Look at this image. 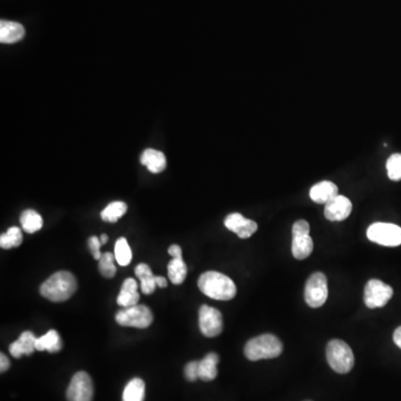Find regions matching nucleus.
Listing matches in <instances>:
<instances>
[{"instance_id": "23", "label": "nucleus", "mask_w": 401, "mask_h": 401, "mask_svg": "<svg viewBox=\"0 0 401 401\" xmlns=\"http://www.w3.org/2000/svg\"><path fill=\"white\" fill-rule=\"evenodd\" d=\"M20 224L27 233H36L43 227V217L34 210H26L20 215Z\"/></svg>"}, {"instance_id": "28", "label": "nucleus", "mask_w": 401, "mask_h": 401, "mask_svg": "<svg viewBox=\"0 0 401 401\" xmlns=\"http://www.w3.org/2000/svg\"><path fill=\"white\" fill-rule=\"evenodd\" d=\"M115 260V255L110 252L103 254L102 257L99 260V272L105 278L112 279L115 276L116 267L114 265Z\"/></svg>"}, {"instance_id": "7", "label": "nucleus", "mask_w": 401, "mask_h": 401, "mask_svg": "<svg viewBox=\"0 0 401 401\" xmlns=\"http://www.w3.org/2000/svg\"><path fill=\"white\" fill-rule=\"evenodd\" d=\"M328 292L326 276L322 272L313 273L305 284V303L311 307H322L328 299Z\"/></svg>"}, {"instance_id": "13", "label": "nucleus", "mask_w": 401, "mask_h": 401, "mask_svg": "<svg viewBox=\"0 0 401 401\" xmlns=\"http://www.w3.org/2000/svg\"><path fill=\"white\" fill-rule=\"evenodd\" d=\"M36 340L37 338L32 331L23 332L19 339L11 343L9 352L13 358L16 359L20 358L24 355L30 356L36 350Z\"/></svg>"}, {"instance_id": "27", "label": "nucleus", "mask_w": 401, "mask_h": 401, "mask_svg": "<svg viewBox=\"0 0 401 401\" xmlns=\"http://www.w3.org/2000/svg\"><path fill=\"white\" fill-rule=\"evenodd\" d=\"M114 255H115L116 262L122 267H126L132 262V250L125 238H120L116 241Z\"/></svg>"}, {"instance_id": "9", "label": "nucleus", "mask_w": 401, "mask_h": 401, "mask_svg": "<svg viewBox=\"0 0 401 401\" xmlns=\"http://www.w3.org/2000/svg\"><path fill=\"white\" fill-rule=\"evenodd\" d=\"M94 396V385L87 372L79 371L74 374L67 389L68 401H91Z\"/></svg>"}, {"instance_id": "16", "label": "nucleus", "mask_w": 401, "mask_h": 401, "mask_svg": "<svg viewBox=\"0 0 401 401\" xmlns=\"http://www.w3.org/2000/svg\"><path fill=\"white\" fill-rule=\"evenodd\" d=\"M137 282L135 279H126L117 297V305L123 307L139 305V294L137 292Z\"/></svg>"}, {"instance_id": "5", "label": "nucleus", "mask_w": 401, "mask_h": 401, "mask_svg": "<svg viewBox=\"0 0 401 401\" xmlns=\"http://www.w3.org/2000/svg\"><path fill=\"white\" fill-rule=\"evenodd\" d=\"M115 319L120 326L146 329L152 324L153 313L146 305H136L118 311Z\"/></svg>"}, {"instance_id": "36", "label": "nucleus", "mask_w": 401, "mask_h": 401, "mask_svg": "<svg viewBox=\"0 0 401 401\" xmlns=\"http://www.w3.org/2000/svg\"><path fill=\"white\" fill-rule=\"evenodd\" d=\"M158 286L166 288L167 286V280L164 276H158Z\"/></svg>"}, {"instance_id": "15", "label": "nucleus", "mask_w": 401, "mask_h": 401, "mask_svg": "<svg viewBox=\"0 0 401 401\" xmlns=\"http://www.w3.org/2000/svg\"><path fill=\"white\" fill-rule=\"evenodd\" d=\"M338 196L337 185L329 181H322L311 187L310 198L316 203L326 204Z\"/></svg>"}, {"instance_id": "31", "label": "nucleus", "mask_w": 401, "mask_h": 401, "mask_svg": "<svg viewBox=\"0 0 401 401\" xmlns=\"http://www.w3.org/2000/svg\"><path fill=\"white\" fill-rule=\"evenodd\" d=\"M198 364H200V361H191V362H189V364L185 366V378H186L189 381H196V380L200 379V376H198Z\"/></svg>"}, {"instance_id": "12", "label": "nucleus", "mask_w": 401, "mask_h": 401, "mask_svg": "<svg viewBox=\"0 0 401 401\" xmlns=\"http://www.w3.org/2000/svg\"><path fill=\"white\" fill-rule=\"evenodd\" d=\"M352 211V203L349 198L338 196L324 206V217L331 222L345 221Z\"/></svg>"}, {"instance_id": "34", "label": "nucleus", "mask_w": 401, "mask_h": 401, "mask_svg": "<svg viewBox=\"0 0 401 401\" xmlns=\"http://www.w3.org/2000/svg\"><path fill=\"white\" fill-rule=\"evenodd\" d=\"M169 254L172 257H182V249L177 244H173L169 248Z\"/></svg>"}, {"instance_id": "24", "label": "nucleus", "mask_w": 401, "mask_h": 401, "mask_svg": "<svg viewBox=\"0 0 401 401\" xmlns=\"http://www.w3.org/2000/svg\"><path fill=\"white\" fill-rule=\"evenodd\" d=\"M144 381L139 378H134L124 389L123 401H144Z\"/></svg>"}, {"instance_id": "37", "label": "nucleus", "mask_w": 401, "mask_h": 401, "mask_svg": "<svg viewBox=\"0 0 401 401\" xmlns=\"http://www.w3.org/2000/svg\"><path fill=\"white\" fill-rule=\"evenodd\" d=\"M99 240H101V243H102V246H104V244L107 243V241H108V236H107V234H102V236H101V238H99Z\"/></svg>"}, {"instance_id": "22", "label": "nucleus", "mask_w": 401, "mask_h": 401, "mask_svg": "<svg viewBox=\"0 0 401 401\" xmlns=\"http://www.w3.org/2000/svg\"><path fill=\"white\" fill-rule=\"evenodd\" d=\"M167 274L170 281L175 286H179L184 282L187 276V267L183 261V257H173L167 265Z\"/></svg>"}, {"instance_id": "1", "label": "nucleus", "mask_w": 401, "mask_h": 401, "mask_svg": "<svg viewBox=\"0 0 401 401\" xmlns=\"http://www.w3.org/2000/svg\"><path fill=\"white\" fill-rule=\"evenodd\" d=\"M198 289L206 297L229 301L236 295V286L232 279L217 271H208L198 279Z\"/></svg>"}, {"instance_id": "2", "label": "nucleus", "mask_w": 401, "mask_h": 401, "mask_svg": "<svg viewBox=\"0 0 401 401\" xmlns=\"http://www.w3.org/2000/svg\"><path fill=\"white\" fill-rule=\"evenodd\" d=\"M77 290V281L68 271L53 273L40 286V294L53 303H63L70 299Z\"/></svg>"}, {"instance_id": "25", "label": "nucleus", "mask_w": 401, "mask_h": 401, "mask_svg": "<svg viewBox=\"0 0 401 401\" xmlns=\"http://www.w3.org/2000/svg\"><path fill=\"white\" fill-rule=\"evenodd\" d=\"M126 211L127 205L124 202H112L103 210L101 217L105 222L115 223L125 215Z\"/></svg>"}, {"instance_id": "6", "label": "nucleus", "mask_w": 401, "mask_h": 401, "mask_svg": "<svg viewBox=\"0 0 401 401\" xmlns=\"http://www.w3.org/2000/svg\"><path fill=\"white\" fill-rule=\"evenodd\" d=\"M367 236L380 246L391 248L401 246V227L393 223H374L368 227Z\"/></svg>"}, {"instance_id": "10", "label": "nucleus", "mask_w": 401, "mask_h": 401, "mask_svg": "<svg viewBox=\"0 0 401 401\" xmlns=\"http://www.w3.org/2000/svg\"><path fill=\"white\" fill-rule=\"evenodd\" d=\"M198 326L205 337H217L222 333V314L215 307L202 305L198 311Z\"/></svg>"}, {"instance_id": "30", "label": "nucleus", "mask_w": 401, "mask_h": 401, "mask_svg": "<svg viewBox=\"0 0 401 401\" xmlns=\"http://www.w3.org/2000/svg\"><path fill=\"white\" fill-rule=\"evenodd\" d=\"M310 236V225L305 219H299L292 227V236Z\"/></svg>"}, {"instance_id": "3", "label": "nucleus", "mask_w": 401, "mask_h": 401, "mask_svg": "<svg viewBox=\"0 0 401 401\" xmlns=\"http://www.w3.org/2000/svg\"><path fill=\"white\" fill-rule=\"evenodd\" d=\"M284 345L273 334L265 333L249 340L244 347V355L251 361L273 359L280 356Z\"/></svg>"}, {"instance_id": "20", "label": "nucleus", "mask_w": 401, "mask_h": 401, "mask_svg": "<svg viewBox=\"0 0 401 401\" xmlns=\"http://www.w3.org/2000/svg\"><path fill=\"white\" fill-rule=\"evenodd\" d=\"M62 339L59 337L56 330H49L43 337L36 340V350L49 351L51 353L58 352L62 350Z\"/></svg>"}, {"instance_id": "18", "label": "nucleus", "mask_w": 401, "mask_h": 401, "mask_svg": "<svg viewBox=\"0 0 401 401\" xmlns=\"http://www.w3.org/2000/svg\"><path fill=\"white\" fill-rule=\"evenodd\" d=\"M135 274L141 281V290L144 294H152L158 286V276L153 274L148 265L141 263L135 267Z\"/></svg>"}, {"instance_id": "14", "label": "nucleus", "mask_w": 401, "mask_h": 401, "mask_svg": "<svg viewBox=\"0 0 401 401\" xmlns=\"http://www.w3.org/2000/svg\"><path fill=\"white\" fill-rule=\"evenodd\" d=\"M24 26L16 22L1 20L0 22V43L15 44L18 43L25 37Z\"/></svg>"}, {"instance_id": "35", "label": "nucleus", "mask_w": 401, "mask_h": 401, "mask_svg": "<svg viewBox=\"0 0 401 401\" xmlns=\"http://www.w3.org/2000/svg\"><path fill=\"white\" fill-rule=\"evenodd\" d=\"M393 341L401 349V326L397 328L396 331L393 333Z\"/></svg>"}, {"instance_id": "32", "label": "nucleus", "mask_w": 401, "mask_h": 401, "mask_svg": "<svg viewBox=\"0 0 401 401\" xmlns=\"http://www.w3.org/2000/svg\"><path fill=\"white\" fill-rule=\"evenodd\" d=\"M89 250H91V253L93 254L94 259L101 260L103 254L101 253V246H102V243H101V240H99L97 236H91V238H89Z\"/></svg>"}, {"instance_id": "19", "label": "nucleus", "mask_w": 401, "mask_h": 401, "mask_svg": "<svg viewBox=\"0 0 401 401\" xmlns=\"http://www.w3.org/2000/svg\"><path fill=\"white\" fill-rule=\"evenodd\" d=\"M219 357L217 353L211 352L206 355L198 364V376L203 381H212L217 376V364Z\"/></svg>"}, {"instance_id": "29", "label": "nucleus", "mask_w": 401, "mask_h": 401, "mask_svg": "<svg viewBox=\"0 0 401 401\" xmlns=\"http://www.w3.org/2000/svg\"><path fill=\"white\" fill-rule=\"evenodd\" d=\"M388 177L391 181H400L401 179V154H393L387 160Z\"/></svg>"}, {"instance_id": "21", "label": "nucleus", "mask_w": 401, "mask_h": 401, "mask_svg": "<svg viewBox=\"0 0 401 401\" xmlns=\"http://www.w3.org/2000/svg\"><path fill=\"white\" fill-rule=\"evenodd\" d=\"M292 254L297 260L310 257L313 251V241L310 236H292Z\"/></svg>"}, {"instance_id": "8", "label": "nucleus", "mask_w": 401, "mask_h": 401, "mask_svg": "<svg viewBox=\"0 0 401 401\" xmlns=\"http://www.w3.org/2000/svg\"><path fill=\"white\" fill-rule=\"evenodd\" d=\"M393 290L390 286L383 284V281L372 279L364 286V300L369 309L383 307L393 298Z\"/></svg>"}, {"instance_id": "17", "label": "nucleus", "mask_w": 401, "mask_h": 401, "mask_svg": "<svg viewBox=\"0 0 401 401\" xmlns=\"http://www.w3.org/2000/svg\"><path fill=\"white\" fill-rule=\"evenodd\" d=\"M141 164L146 166L151 173L158 174L166 169V158L160 151L147 148L141 155Z\"/></svg>"}, {"instance_id": "4", "label": "nucleus", "mask_w": 401, "mask_h": 401, "mask_svg": "<svg viewBox=\"0 0 401 401\" xmlns=\"http://www.w3.org/2000/svg\"><path fill=\"white\" fill-rule=\"evenodd\" d=\"M326 355L331 369L338 374H348L355 366L352 350L343 340H331L326 345Z\"/></svg>"}, {"instance_id": "26", "label": "nucleus", "mask_w": 401, "mask_h": 401, "mask_svg": "<svg viewBox=\"0 0 401 401\" xmlns=\"http://www.w3.org/2000/svg\"><path fill=\"white\" fill-rule=\"evenodd\" d=\"M23 232L19 227H11L7 232L0 236V246L5 250L18 248L23 243Z\"/></svg>"}, {"instance_id": "11", "label": "nucleus", "mask_w": 401, "mask_h": 401, "mask_svg": "<svg viewBox=\"0 0 401 401\" xmlns=\"http://www.w3.org/2000/svg\"><path fill=\"white\" fill-rule=\"evenodd\" d=\"M227 229L238 234L240 238H249L257 231V222L246 219L240 213L229 214L224 219Z\"/></svg>"}, {"instance_id": "33", "label": "nucleus", "mask_w": 401, "mask_h": 401, "mask_svg": "<svg viewBox=\"0 0 401 401\" xmlns=\"http://www.w3.org/2000/svg\"><path fill=\"white\" fill-rule=\"evenodd\" d=\"M9 367H11V361L6 357V355L1 353V355H0V371H7V370L9 369Z\"/></svg>"}]
</instances>
